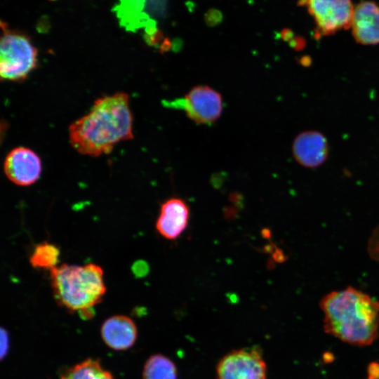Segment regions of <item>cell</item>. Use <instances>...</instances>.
I'll use <instances>...</instances> for the list:
<instances>
[{
  "label": "cell",
  "instance_id": "obj_9",
  "mask_svg": "<svg viewBox=\"0 0 379 379\" xmlns=\"http://www.w3.org/2000/svg\"><path fill=\"white\" fill-rule=\"evenodd\" d=\"M190 215L189 206L184 200L177 197L170 198L161 206L156 229L164 238L176 239L185 230Z\"/></svg>",
  "mask_w": 379,
  "mask_h": 379
},
{
  "label": "cell",
  "instance_id": "obj_12",
  "mask_svg": "<svg viewBox=\"0 0 379 379\" xmlns=\"http://www.w3.org/2000/svg\"><path fill=\"white\" fill-rule=\"evenodd\" d=\"M134 321L124 315H114L106 319L101 328V335L107 346L115 350H124L133 345L137 338Z\"/></svg>",
  "mask_w": 379,
  "mask_h": 379
},
{
  "label": "cell",
  "instance_id": "obj_19",
  "mask_svg": "<svg viewBox=\"0 0 379 379\" xmlns=\"http://www.w3.org/2000/svg\"><path fill=\"white\" fill-rule=\"evenodd\" d=\"M1 359L4 357L5 354L8 351V334L5 330L1 328Z\"/></svg>",
  "mask_w": 379,
  "mask_h": 379
},
{
  "label": "cell",
  "instance_id": "obj_16",
  "mask_svg": "<svg viewBox=\"0 0 379 379\" xmlns=\"http://www.w3.org/2000/svg\"><path fill=\"white\" fill-rule=\"evenodd\" d=\"M223 20L222 13L217 8H210L204 15V22L208 27H215Z\"/></svg>",
  "mask_w": 379,
  "mask_h": 379
},
{
  "label": "cell",
  "instance_id": "obj_2",
  "mask_svg": "<svg viewBox=\"0 0 379 379\" xmlns=\"http://www.w3.org/2000/svg\"><path fill=\"white\" fill-rule=\"evenodd\" d=\"M324 329L357 346L372 344L378 337L379 302L352 287L331 292L320 302Z\"/></svg>",
  "mask_w": 379,
  "mask_h": 379
},
{
  "label": "cell",
  "instance_id": "obj_17",
  "mask_svg": "<svg viewBox=\"0 0 379 379\" xmlns=\"http://www.w3.org/2000/svg\"><path fill=\"white\" fill-rule=\"evenodd\" d=\"M367 379H379V362L371 361L367 366Z\"/></svg>",
  "mask_w": 379,
  "mask_h": 379
},
{
  "label": "cell",
  "instance_id": "obj_1",
  "mask_svg": "<svg viewBox=\"0 0 379 379\" xmlns=\"http://www.w3.org/2000/svg\"><path fill=\"white\" fill-rule=\"evenodd\" d=\"M128 100L122 92L97 99L88 114L69 126L72 147L81 154L98 157L110 153L118 142L133 139Z\"/></svg>",
  "mask_w": 379,
  "mask_h": 379
},
{
  "label": "cell",
  "instance_id": "obj_21",
  "mask_svg": "<svg viewBox=\"0 0 379 379\" xmlns=\"http://www.w3.org/2000/svg\"><path fill=\"white\" fill-rule=\"evenodd\" d=\"M293 32L288 29H284L281 32V36L285 41H289L293 38Z\"/></svg>",
  "mask_w": 379,
  "mask_h": 379
},
{
  "label": "cell",
  "instance_id": "obj_7",
  "mask_svg": "<svg viewBox=\"0 0 379 379\" xmlns=\"http://www.w3.org/2000/svg\"><path fill=\"white\" fill-rule=\"evenodd\" d=\"M176 105L185 110L187 117L201 124L216 121L221 115L223 106L221 95L207 86L192 88Z\"/></svg>",
  "mask_w": 379,
  "mask_h": 379
},
{
  "label": "cell",
  "instance_id": "obj_11",
  "mask_svg": "<svg viewBox=\"0 0 379 379\" xmlns=\"http://www.w3.org/2000/svg\"><path fill=\"white\" fill-rule=\"evenodd\" d=\"M295 160L302 166L314 168L322 164L328 154L326 138L317 131H305L300 133L292 146Z\"/></svg>",
  "mask_w": 379,
  "mask_h": 379
},
{
  "label": "cell",
  "instance_id": "obj_10",
  "mask_svg": "<svg viewBox=\"0 0 379 379\" xmlns=\"http://www.w3.org/2000/svg\"><path fill=\"white\" fill-rule=\"evenodd\" d=\"M350 28L357 42L364 45L379 44V6L370 1L357 4L354 8Z\"/></svg>",
  "mask_w": 379,
  "mask_h": 379
},
{
  "label": "cell",
  "instance_id": "obj_14",
  "mask_svg": "<svg viewBox=\"0 0 379 379\" xmlns=\"http://www.w3.org/2000/svg\"><path fill=\"white\" fill-rule=\"evenodd\" d=\"M61 379H114L98 361L88 359L68 369Z\"/></svg>",
  "mask_w": 379,
  "mask_h": 379
},
{
  "label": "cell",
  "instance_id": "obj_4",
  "mask_svg": "<svg viewBox=\"0 0 379 379\" xmlns=\"http://www.w3.org/2000/svg\"><path fill=\"white\" fill-rule=\"evenodd\" d=\"M0 75L1 80L21 81L37 66L38 51L29 37L9 29L1 21Z\"/></svg>",
  "mask_w": 379,
  "mask_h": 379
},
{
  "label": "cell",
  "instance_id": "obj_18",
  "mask_svg": "<svg viewBox=\"0 0 379 379\" xmlns=\"http://www.w3.org/2000/svg\"><path fill=\"white\" fill-rule=\"evenodd\" d=\"M145 36H146L145 37L146 41L149 44L152 46H155L158 44L160 42V41L162 39L163 34L161 30L157 29L154 33L150 34H147Z\"/></svg>",
  "mask_w": 379,
  "mask_h": 379
},
{
  "label": "cell",
  "instance_id": "obj_13",
  "mask_svg": "<svg viewBox=\"0 0 379 379\" xmlns=\"http://www.w3.org/2000/svg\"><path fill=\"white\" fill-rule=\"evenodd\" d=\"M142 377L143 379H177V368L166 357L154 354L147 360Z\"/></svg>",
  "mask_w": 379,
  "mask_h": 379
},
{
  "label": "cell",
  "instance_id": "obj_5",
  "mask_svg": "<svg viewBox=\"0 0 379 379\" xmlns=\"http://www.w3.org/2000/svg\"><path fill=\"white\" fill-rule=\"evenodd\" d=\"M298 5L305 6L313 17L316 37L350 28L354 11L351 0H298Z\"/></svg>",
  "mask_w": 379,
  "mask_h": 379
},
{
  "label": "cell",
  "instance_id": "obj_22",
  "mask_svg": "<svg viewBox=\"0 0 379 379\" xmlns=\"http://www.w3.org/2000/svg\"><path fill=\"white\" fill-rule=\"evenodd\" d=\"M322 358L325 363H331L335 359V356L331 352H325L323 354Z\"/></svg>",
  "mask_w": 379,
  "mask_h": 379
},
{
  "label": "cell",
  "instance_id": "obj_6",
  "mask_svg": "<svg viewBox=\"0 0 379 379\" xmlns=\"http://www.w3.org/2000/svg\"><path fill=\"white\" fill-rule=\"evenodd\" d=\"M215 379H267L266 364L258 349L232 350L219 361Z\"/></svg>",
  "mask_w": 379,
  "mask_h": 379
},
{
  "label": "cell",
  "instance_id": "obj_3",
  "mask_svg": "<svg viewBox=\"0 0 379 379\" xmlns=\"http://www.w3.org/2000/svg\"><path fill=\"white\" fill-rule=\"evenodd\" d=\"M102 267L95 263L63 264L51 270V283L56 302L73 312L90 310L106 292Z\"/></svg>",
  "mask_w": 379,
  "mask_h": 379
},
{
  "label": "cell",
  "instance_id": "obj_23",
  "mask_svg": "<svg viewBox=\"0 0 379 379\" xmlns=\"http://www.w3.org/2000/svg\"><path fill=\"white\" fill-rule=\"evenodd\" d=\"M48 1H55V0H48Z\"/></svg>",
  "mask_w": 379,
  "mask_h": 379
},
{
  "label": "cell",
  "instance_id": "obj_20",
  "mask_svg": "<svg viewBox=\"0 0 379 379\" xmlns=\"http://www.w3.org/2000/svg\"><path fill=\"white\" fill-rule=\"evenodd\" d=\"M171 46L172 43L170 39L168 38H165L161 44L160 50L161 52L168 51L171 49Z\"/></svg>",
  "mask_w": 379,
  "mask_h": 379
},
{
  "label": "cell",
  "instance_id": "obj_8",
  "mask_svg": "<svg viewBox=\"0 0 379 379\" xmlns=\"http://www.w3.org/2000/svg\"><path fill=\"white\" fill-rule=\"evenodd\" d=\"M39 157L31 149L18 147L12 149L4 163V171L10 181L19 186L36 182L41 173Z\"/></svg>",
  "mask_w": 379,
  "mask_h": 379
},
{
  "label": "cell",
  "instance_id": "obj_15",
  "mask_svg": "<svg viewBox=\"0 0 379 379\" xmlns=\"http://www.w3.org/2000/svg\"><path fill=\"white\" fill-rule=\"evenodd\" d=\"M60 249L54 244L43 242L36 245L29 258V262L34 268L50 270L57 267Z\"/></svg>",
  "mask_w": 379,
  "mask_h": 379
}]
</instances>
